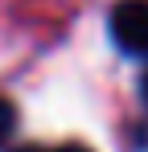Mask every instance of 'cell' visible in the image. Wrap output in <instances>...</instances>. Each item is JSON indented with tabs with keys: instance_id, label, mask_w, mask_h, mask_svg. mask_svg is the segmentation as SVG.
<instances>
[{
	"instance_id": "7a4b0ae2",
	"label": "cell",
	"mask_w": 148,
	"mask_h": 152,
	"mask_svg": "<svg viewBox=\"0 0 148 152\" xmlns=\"http://www.w3.org/2000/svg\"><path fill=\"white\" fill-rule=\"evenodd\" d=\"M12 132H17V107H12V103L0 95V144H4Z\"/></svg>"
},
{
	"instance_id": "6da1fadb",
	"label": "cell",
	"mask_w": 148,
	"mask_h": 152,
	"mask_svg": "<svg viewBox=\"0 0 148 152\" xmlns=\"http://www.w3.org/2000/svg\"><path fill=\"white\" fill-rule=\"evenodd\" d=\"M111 41L123 53L148 58V0H119L111 8Z\"/></svg>"
},
{
	"instance_id": "277c9868",
	"label": "cell",
	"mask_w": 148,
	"mask_h": 152,
	"mask_svg": "<svg viewBox=\"0 0 148 152\" xmlns=\"http://www.w3.org/2000/svg\"><path fill=\"white\" fill-rule=\"evenodd\" d=\"M140 95H144V103H148V70H144V78H140Z\"/></svg>"
},
{
	"instance_id": "3957f363",
	"label": "cell",
	"mask_w": 148,
	"mask_h": 152,
	"mask_svg": "<svg viewBox=\"0 0 148 152\" xmlns=\"http://www.w3.org/2000/svg\"><path fill=\"white\" fill-rule=\"evenodd\" d=\"M49 152H91V148H82V144H62V148H49Z\"/></svg>"
}]
</instances>
